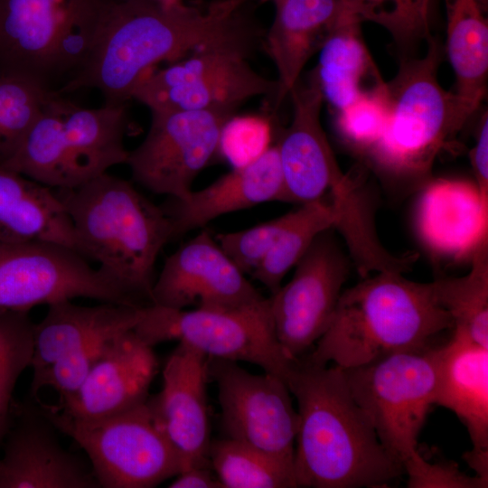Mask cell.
Wrapping results in <instances>:
<instances>
[{
    "instance_id": "2",
    "label": "cell",
    "mask_w": 488,
    "mask_h": 488,
    "mask_svg": "<svg viewBox=\"0 0 488 488\" xmlns=\"http://www.w3.org/2000/svg\"><path fill=\"white\" fill-rule=\"evenodd\" d=\"M299 416L296 487H385L404 474L352 397L340 367L296 360L286 380Z\"/></svg>"
},
{
    "instance_id": "40",
    "label": "cell",
    "mask_w": 488,
    "mask_h": 488,
    "mask_svg": "<svg viewBox=\"0 0 488 488\" xmlns=\"http://www.w3.org/2000/svg\"><path fill=\"white\" fill-rule=\"evenodd\" d=\"M170 488H223L211 466L192 467L179 473Z\"/></svg>"
},
{
    "instance_id": "3",
    "label": "cell",
    "mask_w": 488,
    "mask_h": 488,
    "mask_svg": "<svg viewBox=\"0 0 488 488\" xmlns=\"http://www.w3.org/2000/svg\"><path fill=\"white\" fill-rule=\"evenodd\" d=\"M453 328V320L436 296L433 284L379 272L344 289L327 330L304 356L317 365L343 370L383 357L432 346Z\"/></svg>"
},
{
    "instance_id": "8",
    "label": "cell",
    "mask_w": 488,
    "mask_h": 488,
    "mask_svg": "<svg viewBox=\"0 0 488 488\" xmlns=\"http://www.w3.org/2000/svg\"><path fill=\"white\" fill-rule=\"evenodd\" d=\"M37 405L57 430L84 450L99 488H151L183 471L178 452L156 426L146 401L90 420Z\"/></svg>"
},
{
    "instance_id": "24",
    "label": "cell",
    "mask_w": 488,
    "mask_h": 488,
    "mask_svg": "<svg viewBox=\"0 0 488 488\" xmlns=\"http://www.w3.org/2000/svg\"><path fill=\"white\" fill-rule=\"evenodd\" d=\"M417 226L435 253L453 258L473 256L487 243L488 200L475 183L436 180L419 198Z\"/></svg>"
},
{
    "instance_id": "20",
    "label": "cell",
    "mask_w": 488,
    "mask_h": 488,
    "mask_svg": "<svg viewBox=\"0 0 488 488\" xmlns=\"http://www.w3.org/2000/svg\"><path fill=\"white\" fill-rule=\"evenodd\" d=\"M208 361L202 352L178 343L164 364L160 392L146 400L156 426L178 452L183 471L211 466Z\"/></svg>"
},
{
    "instance_id": "21",
    "label": "cell",
    "mask_w": 488,
    "mask_h": 488,
    "mask_svg": "<svg viewBox=\"0 0 488 488\" xmlns=\"http://www.w3.org/2000/svg\"><path fill=\"white\" fill-rule=\"evenodd\" d=\"M153 348L134 328L118 334L107 344L77 390L48 406L65 417L90 420L145 403L158 371Z\"/></svg>"
},
{
    "instance_id": "16",
    "label": "cell",
    "mask_w": 488,
    "mask_h": 488,
    "mask_svg": "<svg viewBox=\"0 0 488 488\" xmlns=\"http://www.w3.org/2000/svg\"><path fill=\"white\" fill-rule=\"evenodd\" d=\"M350 267L333 229L326 230L298 260L289 282L268 297L277 339L290 359L308 354L327 330Z\"/></svg>"
},
{
    "instance_id": "38",
    "label": "cell",
    "mask_w": 488,
    "mask_h": 488,
    "mask_svg": "<svg viewBox=\"0 0 488 488\" xmlns=\"http://www.w3.org/2000/svg\"><path fill=\"white\" fill-rule=\"evenodd\" d=\"M410 488H483L487 480L478 475L470 477L456 463H428L419 453L403 464Z\"/></svg>"
},
{
    "instance_id": "31",
    "label": "cell",
    "mask_w": 488,
    "mask_h": 488,
    "mask_svg": "<svg viewBox=\"0 0 488 488\" xmlns=\"http://www.w3.org/2000/svg\"><path fill=\"white\" fill-rule=\"evenodd\" d=\"M209 461L223 488L296 487L293 464L237 440H211Z\"/></svg>"
},
{
    "instance_id": "33",
    "label": "cell",
    "mask_w": 488,
    "mask_h": 488,
    "mask_svg": "<svg viewBox=\"0 0 488 488\" xmlns=\"http://www.w3.org/2000/svg\"><path fill=\"white\" fill-rule=\"evenodd\" d=\"M33 331L28 312H0V444L12 418L14 387L31 365Z\"/></svg>"
},
{
    "instance_id": "32",
    "label": "cell",
    "mask_w": 488,
    "mask_h": 488,
    "mask_svg": "<svg viewBox=\"0 0 488 488\" xmlns=\"http://www.w3.org/2000/svg\"><path fill=\"white\" fill-rule=\"evenodd\" d=\"M54 91L16 74L0 73V163L15 152Z\"/></svg>"
},
{
    "instance_id": "35",
    "label": "cell",
    "mask_w": 488,
    "mask_h": 488,
    "mask_svg": "<svg viewBox=\"0 0 488 488\" xmlns=\"http://www.w3.org/2000/svg\"><path fill=\"white\" fill-rule=\"evenodd\" d=\"M287 214L242 230L220 233L216 240L245 275H252L277 241Z\"/></svg>"
},
{
    "instance_id": "37",
    "label": "cell",
    "mask_w": 488,
    "mask_h": 488,
    "mask_svg": "<svg viewBox=\"0 0 488 488\" xmlns=\"http://www.w3.org/2000/svg\"><path fill=\"white\" fill-rule=\"evenodd\" d=\"M268 137L269 125L265 118L233 115L222 129L220 152L234 167L241 166L268 147Z\"/></svg>"
},
{
    "instance_id": "25",
    "label": "cell",
    "mask_w": 488,
    "mask_h": 488,
    "mask_svg": "<svg viewBox=\"0 0 488 488\" xmlns=\"http://www.w3.org/2000/svg\"><path fill=\"white\" fill-rule=\"evenodd\" d=\"M267 50L277 72L276 107L297 84L311 56L330 33L352 16L341 0H275Z\"/></svg>"
},
{
    "instance_id": "22",
    "label": "cell",
    "mask_w": 488,
    "mask_h": 488,
    "mask_svg": "<svg viewBox=\"0 0 488 488\" xmlns=\"http://www.w3.org/2000/svg\"><path fill=\"white\" fill-rule=\"evenodd\" d=\"M434 404L454 412L465 424L473 449L465 455L481 478L488 480V348L453 331L434 347Z\"/></svg>"
},
{
    "instance_id": "39",
    "label": "cell",
    "mask_w": 488,
    "mask_h": 488,
    "mask_svg": "<svg viewBox=\"0 0 488 488\" xmlns=\"http://www.w3.org/2000/svg\"><path fill=\"white\" fill-rule=\"evenodd\" d=\"M470 161L476 179V186L488 200V118L483 117L474 146L470 152Z\"/></svg>"
},
{
    "instance_id": "5",
    "label": "cell",
    "mask_w": 488,
    "mask_h": 488,
    "mask_svg": "<svg viewBox=\"0 0 488 488\" xmlns=\"http://www.w3.org/2000/svg\"><path fill=\"white\" fill-rule=\"evenodd\" d=\"M126 104L80 107L53 93L7 167L52 189L78 187L126 164Z\"/></svg>"
},
{
    "instance_id": "15",
    "label": "cell",
    "mask_w": 488,
    "mask_h": 488,
    "mask_svg": "<svg viewBox=\"0 0 488 488\" xmlns=\"http://www.w3.org/2000/svg\"><path fill=\"white\" fill-rule=\"evenodd\" d=\"M208 372L218 388L222 436L294 465L299 416L286 382L217 358L209 357Z\"/></svg>"
},
{
    "instance_id": "4",
    "label": "cell",
    "mask_w": 488,
    "mask_h": 488,
    "mask_svg": "<svg viewBox=\"0 0 488 488\" xmlns=\"http://www.w3.org/2000/svg\"><path fill=\"white\" fill-rule=\"evenodd\" d=\"M54 190L71 221L80 254L98 262L136 305H152L155 261L174 239L164 207L108 173L75 188Z\"/></svg>"
},
{
    "instance_id": "30",
    "label": "cell",
    "mask_w": 488,
    "mask_h": 488,
    "mask_svg": "<svg viewBox=\"0 0 488 488\" xmlns=\"http://www.w3.org/2000/svg\"><path fill=\"white\" fill-rule=\"evenodd\" d=\"M472 258L467 275L440 277L432 284L437 301L453 320V331L488 348L487 243L481 246Z\"/></svg>"
},
{
    "instance_id": "19",
    "label": "cell",
    "mask_w": 488,
    "mask_h": 488,
    "mask_svg": "<svg viewBox=\"0 0 488 488\" xmlns=\"http://www.w3.org/2000/svg\"><path fill=\"white\" fill-rule=\"evenodd\" d=\"M38 405L14 404L0 488H99L89 464L66 450Z\"/></svg>"
},
{
    "instance_id": "18",
    "label": "cell",
    "mask_w": 488,
    "mask_h": 488,
    "mask_svg": "<svg viewBox=\"0 0 488 488\" xmlns=\"http://www.w3.org/2000/svg\"><path fill=\"white\" fill-rule=\"evenodd\" d=\"M289 96L292 119L276 145L283 177L279 201L304 204L344 194L360 180L336 161L321 124L324 98L313 75L306 84L298 81Z\"/></svg>"
},
{
    "instance_id": "10",
    "label": "cell",
    "mask_w": 488,
    "mask_h": 488,
    "mask_svg": "<svg viewBox=\"0 0 488 488\" xmlns=\"http://www.w3.org/2000/svg\"><path fill=\"white\" fill-rule=\"evenodd\" d=\"M145 307L112 302L84 306L71 300L48 305L43 319L34 324L33 399L46 388L58 393L59 402L74 393L107 344L135 328Z\"/></svg>"
},
{
    "instance_id": "6",
    "label": "cell",
    "mask_w": 488,
    "mask_h": 488,
    "mask_svg": "<svg viewBox=\"0 0 488 488\" xmlns=\"http://www.w3.org/2000/svg\"><path fill=\"white\" fill-rule=\"evenodd\" d=\"M115 0H0V73L55 91L89 60Z\"/></svg>"
},
{
    "instance_id": "23",
    "label": "cell",
    "mask_w": 488,
    "mask_h": 488,
    "mask_svg": "<svg viewBox=\"0 0 488 488\" xmlns=\"http://www.w3.org/2000/svg\"><path fill=\"white\" fill-rule=\"evenodd\" d=\"M282 191V171L275 145L202 190L192 191L183 199L171 198L164 209L172 220L175 239L221 215L279 201Z\"/></svg>"
},
{
    "instance_id": "14",
    "label": "cell",
    "mask_w": 488,
    "mask_h": 488,
    "mask_svg": "<svg viewBox=\"0 0 488 488\" xmlns=\"http://www.w3.org/2000/svg\"><path fill=\"white\" fill-rule=\"evenodd\" d=\"M144 140L129 151L133 180L146 190L183 199L200 172L220 152L228 109L150 111Z\"/></svg>"
},
{
    "instance_id": "7",
    "label": "cell",
    "mask_w": 488,
    "mask_h": 488,
    "mask_svg": "<svg viewBox=\"0 0 488 488\" xmlns=\"http://www.w3.org/2000/svg\"><path fill=\"white\" fill-rule=\"evenodd\" d=\"M419 58H404L396 76L384 82L387 119L380 139L368 151L383 170L415 177L429 172L445 144L465 125L453 91L437 80L442 47L431 36Z\"/></svg>"
},
{
    "instance_id": "28",
    "label": "cell",
    "mask_w": 488,
    "mask_h": 488,
    "mask_svg": "<svg viewBox=\"0 0 488 488\" xmlns=\"http://www.w3.org/2000/svg\"><path fill=\"white\" fill-rule=\"evenodd\" d=\"M360 24L350 16L330 33L320 48L319 62L312 73L324 100L338 111L373 90L365 86L369 79L383 81L361 38Z\"/></svg>"
},
{
    "instance_id": "27",
    "label": "cell",
    "mask_w": 488,
    "mask_h": 488,
    "mask_svg": "<svg viewBox=\"0 0 488 488\" xmlns=\"http://www.w3.org/2000/svg\"><path fill=\"white\" fill-rule=\"evenodd\" d=\"M446 52L455 94L465 123L483 101L488 77V0H444Z\"/></svg>"
},
{
    "instance_id": "9",
    "label": "cell",
    "mask_w": 488,
    "mask_h": 488,
    "mask_svg": "<svg viewBox=\"0 0 488 488\" xmlns=\"http://www.w3.org/2000/svg\"><path fill=\"white\" fill-rule=\"evenodd\" d=\"M134 331L153 347L177 341L210 358L255 364L285 381L296 361L277 339L268 298L238 309L174 310L149 305Z\"/></svg>"
},
{
    "instance_id": "13",
    "label": "cell",
    "mask_w": 488,
    "mask_h": 488,
    "mask_svg": "<svg viewBox=\"0 0 488 488\" xmlns=\"http://www.w3.org/2000/svg\"><path fill=\"white\" fill-rule=\"evenodd\" d=\"M249 48L220 47L190 53L144 77L131 99L150 111L236 109L252 98L277 92L276 80L248 61Z\"/></svg>"
},
{
    "instance_id": "29",
    "label": "cell",
    "mask_w": 488,
    "mask_h": 488,
    "mask_svg": "<svg viewBox=\"0 0 488 488\" xmlns=\"http://www.w3.org/2000/svg\"><path fill=\"white\" fill-rule=\"evenodd\" d=\"M286 214L277 241L251 275L271 295L278 290L286 274L296 265L315 238L333 228L336 219L328 197L300 204Z\"/></svg>"
},
{
    "instance_id": "11",
    "label": "cell",
    "mask_w": 488,
    "mask_h": 488,
    "mask_svg": "<svg viewBox=\"0 0 488 488\" xmlns=\"http://www.w3.org/2000/svg\"><path fill=\"white\" fill-rule=\"evenodd\" d=\"M343 371L380 443L403 465L418 453V438L434 405V347L397 352Z\"/></svg>"
},
{
    "instance_id": "34",
    "label": "cell",
    "mask_w": 488,
    "mask_h": 488,
    "mask_svg": "<svg viewBox=\"0 0 488 488\" xmlns=\"http://www.w3.org/2000/svg\"><path fill=\"white\" fill-rule=\"evenodd\" d=\"M359 22L385 28L395 42L411 49L430 33L431 0H341Z\"/></svg>"
},
{
    "instance_id": "36",
    "label": "cell",
    "mask_w": 488,
    "mask_h": 488,
    "mask_svg": "<svg viewBox=\"0 0 488 488\" xmlns=\"http://www.w3.org/2000/svg\"><path fill=\"white\" fill-rule=\"evenodd\" d=\"M384 82L338 111L341 135L354 146L369 151L385 127L387 108L382 92Z\"/></svg>"
},
{
    "instance_id": "12",
    "label": "cell",
    "mask_w": 488,
    "mask_h": 488,
    "mask_svg": "<svg viewBox=\"0 0 488 488\" xmlns=\"http://www.w3.org/2000/svg\"><path fill=\"white\" fill-rule=\"evenodd\" d=\"M87 297L136 306L123 288L65 246L0 236V312Z\"/></svg>"
},
{
    "instance_id": "17",
    "label": "cell",
    "mask_w": 488,
    "mask_h": 488,
    "mask_svg": "<svg viewBox=\"0 0 488 488\" xmlns=\"http://www.w3.org/2000/svg\"><path fill=\"white\" fill-rule=\"evenodd\" d=\"M266 299L208 230L167 257L152 291V305L174 310L238 309Z\"/></svg>"
},
{
    "instance_id": "42",
    "label": "cell",
    "mask_w": 488,
    "mask_h": 488,
    "mask_svg": "<svg viewBox=\"0 0 488 488\" xmlns=\"http://www.w3.org/2000/svg\"><path fill=\"white\" fill-rule=\"evenodd\" d=\"M242 1L247 2V1H250V0H242ZM256 1H262V2H264V1H275V0H256Z\"/></svg>"
},
{
    "instance_id": "41",
    "label": "cell",
    "mask_w": 488,
    "mask_h": 488,
    "mask_svg": "<svg viewBox=\"0 0 488 488\" xmlns=\"http://www.w3.org/2000/svg\"><path fill=\"white\" fill-rule=\"evenodd\" d=\"M155 1H157V2H159L161 4H164V5H174V4L183 2V0H155Z\"/></svg>"
},
{
    "instance_id": "1",
    "label": "cell",
    "mask_w": 488,
    "mask_h": 488,
    "mask_svg": "<svg viewBox=\"0 0 488 488\" xmlns=\"http://www.w3.org/2000/svg\"><path fill=\"white\" fill-rule=\"evenodd\" d=\"M244 3L166 5L155 0H115L89 60L55 92L92 88L101 92L105 105L126 104L141 80L162 61L212 48H250L253 32Z\"/></svg>"
},
{
    "instance_id": "26",
    "label": "cell",
    "mask_w": 488,
    "mask_h": 488,
    "mask_svg": "<svg viewBox=\"0 0 488 488\" xmlns=\"http://www.w3.org/2000/svg\"><path fill=\"white\" fill-rule=\"evenodd\" d=\"M0 236L52 242L80 254L71 221L55 190L1 163Z\"/></svg>"
}]
</instances>
